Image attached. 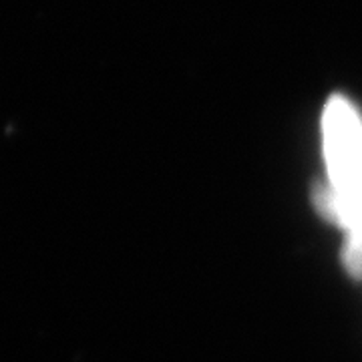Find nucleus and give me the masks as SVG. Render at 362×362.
<instances>
[{"label":"nucleus","mask_w":362,"mask_h":362,"mask_svg":"<svg viewBox=\"0 0 362 362\" xmlns=\"http://www.w3.org/2000/svg\"><path fill=\"white\" fill-rule=\"evenodd\" d=\"M324 149L342 226L350 228V235L362 238V125L342 97H334L326 107Z\"/></svg>","instance_id":"obj_1"}]
</instances>
